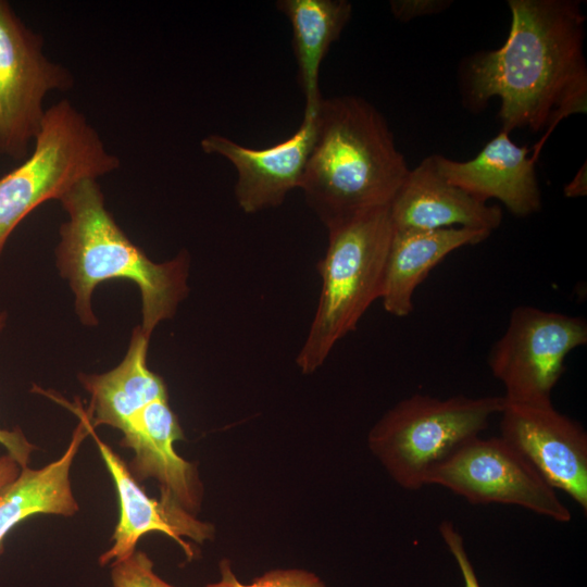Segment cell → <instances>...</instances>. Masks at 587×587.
<instances>
[{"mask_svg":"<svg viewBox=\"0 0 587 587\" xmlns=\"http://www.w3.org/2000/svg\"><path fill=\"white\" fill-rule=\"evenodd\" d=\"M582 2L509 0L511 23L504 43L463 60L459 71L462 101L483 111L500 100L501 132H544L534 147L536 163L555 126L586 113L587 63Z\"/></svg>","mask_w":587,"mask_h":587,"instance_id":"obj_1","label":"cell"},{"mask_svg":"<svg viewBox=\"0 0 587 587\" xmlns=\"http://www.w3.org/2000/svg\"><path fill=\"white\" fill-rule=\"evenodd\" d=\"M409 171L377 108L359 96L323 99L300 189L326 229L389 207Z\"/></svg>","mask_w":587,"mask_h":587,"instance_id":"obj_2","label":"cell"},{"mask_svg":"<svg viewBox=\"0 0 587 587\" xmlns=\"http://www.w3.org/2000/svg\"><path fill=\"white\" fill-rule=\"evenodd\" d=\"M59 201L68 218L60 228L57 266L70 284L80 322L87 326L98 324L91 298L100 283L129 279L140 290V328L150 339L154 328L172 319L188 295V253L180 251L163 263L151 261L105 209L97 179L79 182Z\"/></svg>","mask_w":587,"mask_h":587,"instance_id":"obj_3","label":"cell"},{"mask_svg":"<svg viewBox=\"0 0 587 587\" xmlns=\"http://www.w3.org/2000/svg\"><path fill=\"white\" fill-rule=\"evenodd\" d=\"M328 243L317 263L322 287L317 307L296 363L315 372L335 345L382 296L394 235L389 207L372 210L327 228Z\"/></svg>","mask_w":587,"mask_h":587,"instance_id":"obj_4","label":"cell"},{"mask_svg":"<svg viewBox=\"0 0 587 587\" xmlns=\"http://www.w3.org/2000/svg\"><path fill=\"white\" fill-rule=\"evenodd\" d=\"M503 405V396L440 399L415 394L377 421L369 447L400 487L417 490L437 465L479 436Z\"/></svg>","mask_w":587,"mask_h":587,"instance_id":"obj_5","label":"cell"},{"mask_svg":"<svg viewBox=\"0 0 587 587\" xmlns=\"http://www.w3.org/2000/svg\"><path fill=\"white\" fill-rule=\"evenodd\" d=\"M97 130L67 100L46 110L32 154L0 177V255L16 226L48 200H60L84 179L118 168Z\"/></svg>","mask_w":587,"mask_h":587,"instance_id":"obj_6","label":"cell"},{"mask_svg":"<svg viewBox=\"0 0 587 587\" xmlns=\"http://www.w3.org/2000/svg\"><path fill=\"white\" fill-rule=\"evenodd\" d=\"M586 344L583 317L520 305L492 346L488 365L503 385L507 402L548 403L567 354Z\"/></svg>","mask_w":587,"mask_h":587,"instance_id":"obj_7","label":"cell"},{"mask_svg":"<svg viewBox=\"0 0 587 587\" xmlns=\"http://www.w3.org/2000/svg\"><path fill=\"white\" fill-rule=\"evenodd\" d=\"M472 504L517 505L559 523L570 509L534 466L502 437L476 436L463 444L427 476Z\"/></svg>","mask_w":587,"mask_h":587,"instance_id":"obj_8","label":"cell"},{"mask_svg":"<svg viewBox=\"0 0 587 587\" xmlns=\"http://www.w3.org/2000/svg\"><path fill=\"white\" fill-rule=\"evenodd\" d=\"M40 35L0 0V157L27 155L46 113L43 99L74 84L70 71L50 61Z\"/></svg>","mask_w":587,"mask_h":587,"instance_id":"obj_9","label":"cell"},{"mask_svg":"<svg viewBox=\"0 0 587 587\" xmlns=\"http://www.w3.org/2000/svg\"><path fill=\"white\" fill-rule=\"evenodd\" d=\"M500 437L513 446L554 489L587 512V434L552 402L504 400Z\"/></svg>","mask_w":587,"mask_h":587,"instance_id":"obj_10","label":"cell"},{"mask_svg":"<svg viewBox=\"0 0 587 587\" xmlns=\"http://www.w3.org/2000/svg\"><path fill=\"white\" fill-rule=\"evenodd\" d=\"M316 113H303L292 135L263 149L245 147L218 134L201 140L205 153L221 155L236 168L234 195L240 210L253 214L279 207L291 190L300 188L315 139Z\"/></svg>","mask_w":587,"mask_h":587,"instance_id":"obj_11","label":"cell"},{"mask_svg":"<svg viewBox=\"0 0 587 587\" xmlns=\"http://www.w3.org/2000/svg\"><path fill=\"white\" fill-rule=\"evenodd\" d=\"M82 411L88 433L93 437L112 476L120 503V517L112 536L113 544L99 557L100 565L113 564L132 555L141 536L150 532L167 535L182 547L188 558H191L192 550L183 538H190L197 542L211 539L213 526L197 520L175 502L150 498L122 458L96 435L86 411L83 409Z\"/></svg>","mask_w":587,"mask_h":587,"instance_id":"obj_12","label":"cell"},{"mask_svg":"<svg viewBox=\"0 0 587 587\" xmlns=\"http://www.w3.org/2000/svg\"><path fill=\"white\" fill-rule=\"evenodd\" d=\"M509 135L500 130L466 161L433 157L439 173L452 185L484 202L497 199L511 214L525 217L540 210L541 191L528 147L517 146Z\"/></svg>","mask_w":587,"mask_h":587,"instance_id":"obj_13","label":"cell"},{"mask_svg":"<svg viewBox=\"0 0 587 587\" xmlns=\"http://www.w3.org/2000/svg\"><path fill=\"white\" fill-rule=\"evenodd\" d=\"M395 230H434L464 227L492 233L502 222V210L489 205L449 183L434 157L410 168L389 204Z\"/></svg>","mask_w":587,"mask_h":587,"instance_id":"obj_14","label":"cell"},{"mask_svg":"<svg viewBox=\"0 0 587 587\" xmlns=\"http://www.w3.org/2000/svg\"><path fill=\"white\" fill-rule=\"evenodd\" d=\"M121 446L134 450L129 471L139 480L155 478L161 498L187 510L199 504L200 484L193 465L180 458L174 442L183 430L167 399L153 401L128 421L122 430Z\"/></svg>","mask_w":587,"mask_h":587,"instance_id":"obj_15","label":"cell"},{"mask_svg":"<svg viewBox=\"0 0 587 587\" xmlns=\"http://www.w3.org/2000/svg\"><path fill=\"white\" fill-rule=\"evenodd\" d=\"M490 234L464 227L394 229L380 296L385 311L398 317L409 315L414 291L428 273L452 251L479 243Z\"/></svg>","mask_w":587,"mask_h":587,"instance_id":"obj_16","label":"cell"},{"mask_svg":"<svg viewBox=\"0 0 587 587\" xmlns=\"http://www.w3.org/2000/svg\"><path fill=\"white\" fill-rule=\"evenodd\" d=\"M148 346L149 338L137 326L127 352L116 367L103 374L79 375L90 395L86 414L93 427L107 425L122 432L140 409L167 399L163 378L147 366Z\"/></svg>","mask_w":587,"mask_h":587,"instance_id":"obj_17","label":"cell"},{"mask_svg":"<svg viewBox=\"0 0 587 587\" xmlns=\"http://www.w3.org/2000/svg\"><path fill=\"white\" fill-rule=\"evenodd\" d=\"M70 408L78 415L79 424L63 454L41 469H21L18 476L0 492V554L8 534L26 519L36 514L71 516L78 511L70 471L89 433L82 408Z\"/></svg>","mask_w":587,"mask_h":587,"instance_id":"obj_18","label":"cell"},{"mask_svg":"<svg viewBox=\"0 0 587 587\" xmlns=\"http://www.w3.org/2000/svg\"><path fill=\"white\" fill-rule=\"evenodd\" d=\"M275 7L291 26L298 82L305 100L303 113H316L324 99L320 90L321 65L348 25L352 4L347 0H278Z\"/></svg>","mask_w":587,"mask_h":587,"instance_id":"obj_19","label":"cell"},{"mask_svg":"<svg viewBox=\"0 0 587 587\" xmlns=\"http://www.w3.org/2000/svg\"><path fill=\"white\" fill-rule=\"evenodd\" d=\"M221 578L204 587H325L324 583L313 573L303 570H274L255 578L250 584H243L236 577L228 560L220 563Z\"/></svg>","mask_w":587,"mask_h":587,"instance_id":"obj_20","label":"cell"},{"mask_svg":"<svg viewBox=\"0 0 587 587\" xmlns=\"http://www.w3.org/2000/svg\"><path fill=\"white\" fill-rule=\"evenodd\" d=\"M111 579L113 587H175L155 574L153 562L142 551L111 564Z\"/></svg>","mask_w":587,"mask_h":587,"instance_id":"obj_21","label":"cell"},{"mask_svg":"<svg viewBox=\"0 0 587 587\" xmlns=\"http://www.w3.org/2000/svg\"><path fill=\"white\" fill-rule=\"evenodd\" d=\"M439 533L460 569L464 587H480L472 562L466 552L463 537L457 530L453 523L450 521H442L439 525Z\"/></svg>","mask_w":587,"mask_h":587,"instance_id":"obj_22","label":"cell"},{"mask_svg":"<svg viewBox=\"0 0 587 587\" xmlns=\"http://www.w3.org/2000/svg\"><path fill=\"white\" fill-rule=\"evenodd\" d=\"M451 4V0H392L390 1V10L398 21L409 22L417 17L441 13Z\"/></svg>","mask_w":587,"mask_h":587,"instance_id":"obj_23","label":"cell"},{"mask_svg":"<svg viewBox=\"0 0 587 587\" xmlns=\"http://www.w3.org/2000/svg\"><path fill=\"white\" fill-rule=\"evenodd\" d=\"M7 322V314L0 312V333ZM0 445L3 446L10 457H12L21 469L28 466L30 455L35 447L27 440L18 428L9 430L0 427Z\"/></svg>","mask_w":587,"mask_h":587,"instance_id":"obj_24","label":"cell"},{"mask_svg":"<svg viewBox=\"0 0 587 587\" xmlns=\"http://www.w3.org/2000/svg\"><path fill=\"white\" fill-rule=\"evenodd\" d=\"M21 466L8 453L0 455V492L20 474Z\"/></svg>","mask_w":587,"mask_h":587,"instance_id":"obj_25","label":"cell"},{"mask_svg":"<svg viewBox=\"0 0 587 587\" xmlns=\"http://www.w3.org/2000/svg\"><path fill=\"white\" fill-rule=\"evenodd\" d=\"M586 163L578 170L574 178L564 187L566 198L584 197L587 193Z\"/></svg>","mask_w":587,"mask_h":587,"instance_id":"obj_26","label":"cell"}]
</instances>
